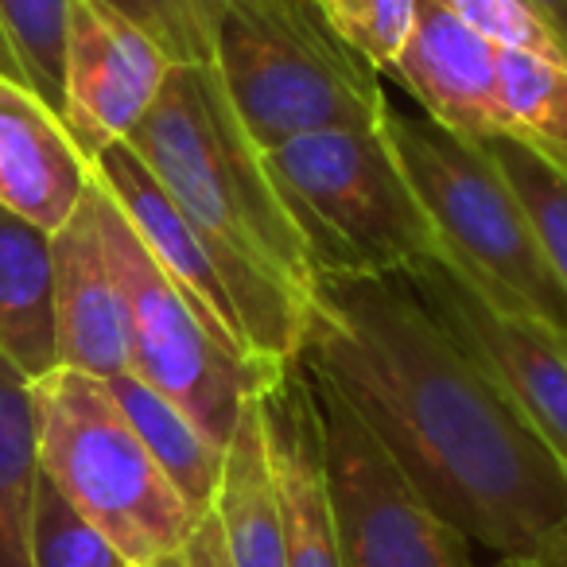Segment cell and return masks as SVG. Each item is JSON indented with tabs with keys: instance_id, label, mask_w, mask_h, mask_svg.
I'll return each instance as SVG.
<instances>
[{
	"instance_id": "obj_25",
	"label": "cell",
	"mask_w": 567,
	"mask_h": 567,
	"mask_svg": "<svg viewBox=\"0 0 567 567\" xmlns=\"http://www.w3.org/2000/svg\"><path fill=\"white\" fill-rule=\"evenodd\" d=\"M331 28L381 74L393 71L409 43L416 0H319Z\"/></svg>"
},
{
	"instance_id": "obj_21",
	"label": "cell",
	"mask_w": 567,
	"mask_h": 567,
	"mask_svg": "<svg viewBox=\"0 0 567 567\" xmlns=\"http://www.w3.org/2000/svg\"><path fill=\"white\" fill-rule=\"evenodd\" d=\"M478 144L513 187L536 241H540L544 260L567 292V175L513 136H486Z\"/></svg>"
},
{
	"instance_id": "obj_11",
	"label": "cell",
	"mask_w": 567,
	"mask_h": 567,
	"mask_svg": "<svg viewBox=\"0 0 567 567\" xmlns=\"http://www.w3.org/2000/svg\"><path fill=\"white\" fill-rule=\"evenodd\" d=\"M94 179L110 190V198L121 206L128 226L144 241V249L156 257V265L172 276V284L187 296L195 316L206 323V331L229 350V354L257 362L249 354L241 327V296L229 276L226 260L218 257L210 241L190 226L179 214V206L167 198V190L152 179V172L133 156L125 141L105 148L102 156L90 164ZM272 365V362H268Z\"/></svg>"
},
{
	"instance_id": "obj_13",
	"label": "cell",
	"mask_w": 567,
	"mask_h": 567,
	"mask_svg": "<svg viewBox=\"0 0 567 567\" xmlns=\"http://www.w3.org/2000/svg\"><path fill=\"white\" fill-rule=\"evenodd\" d=\"M385 79L401 86L427 117L466 141L509 136L497 97L494 43L451 17L440 0H416L409 43Z\"/></svg>"
},
{
	"instance_id": "obj_10",
	"label": "cell",
	"mask_w": 567,
	"mask_h": 567,
	"mask_svg": "<svg viewBox=\"0 0 567 567\" xmlns=\"http://www.w3.org/2000/svg\"><path fill=\"white\" fill-rule=\"evenodd\" d=\"M167 55L102 0H71L63 74V125L94 164L121 144L164 90Z\"/></svg>"
},
{
	"instance_id": "obj_14",
	"label": "cell",
	"mask_w": 567,
	"mask_h": 567,
	"mask_svg": "<svg viewBox=\"0 0 567 567\" xmlns=\"http://www.w3.org/2000/svg\"><path fill=\"white\" fill-rule=\"evenodd\" d=\"M51 268H55L59 365L102 381L128 373L125 303L105 257L90 187L71 218L51 234Z\"/></svg>"
},
{
	"instance_id": "obj_27",
	"label": "cell",
	"mask_w": 567,
	"mask_h": 567,
	"mask_svg": "<svg viewBox=\"0 0 567 567\" xmlns=\"http://www.w3.org/2000/svg\"><path fill=\"white\" fill-rule=\"evenodd\" d=\"M148 567H229L226 548H221L218 517L206 513V517L195 525V533H190L179 548L167 551V556H159L156 564H148Z\"/></svg>"
},
{
	"instance_id": "obj_18",
	"label": "cell",
	"mask_w": 567,
	"mask_h": 567,
	"mask_svg": "<svg viewBox=\"0 0 567 567\" xmlns=\"http://www.w3.org/2000/svg\"><path fill=\"white\" fill-rule=\"evenodd\" d=\"M105 385L117 396L121 412H125L128 424L136 427V435H141V443L148 447V455L156 458V466L183 494V502H187L198 517L210 513L214 494H218V482H221V455H226V451L214 447L167 396H159L156 389L144 385L133 373H117V378H110Z\"/></svg>"
},
{
	"instance_id": "obj_5",
	"label": "cell",
	"mask_w": 567,
	"mask_h": 567,
	"mask_svg": "<svg viewBox=\"0 0 567 567\" xmlns=\"http://www.w3.org/2000/svg\"><path fill=\"white\" fill-rule=\"evenodd\" d=\"M32 409L40 471L133 567L175 551L206 517L167 482L102 378L59 365L32 381Z\"/></svg>"
},
{
	"instance_id": "obj_22",
	"label": "cell",
	"mask_w": 567,
	"mask_h": 567,
	"mask_svg": "<svg viewBox=\"0 0 567 567\" xmlns=\"http://www.w3.org/2000/svg\"><path fill=\"white\" fill-rule=\"evenodd\" d=\"M66 28H71V0H0V32L24 74V86L59 121H63Z\"/></svg>"
},
{
	"instance_id": "obj_9",
	"label": "cell",
	"mask_w": 567,
	"mask_h": 567,
	"mask_svg": "<svg viewBox=\"0 0 567 567\" xmlns=\"http://www.w3.org/2000/svg\"><path fill=\"white\" fill-rule=\"evenodd\" d=\"M396 280L443 334L502 389L567 471V342L505 316L435 252L396 268Z\"/></svg>"
},
{
	"instance_id": "obj_20",
	"label": "cell",
	"mask_w": 567,
	"mask_h": 567,
	"mask_svg": "<svg viewBox=\"0 0 567 567\" xmlns=\"http://www.w3.org/2000/svg\"><path fill=\"white\" fill-rule=\"evenodd\" d=\"M509 136L567 175V63L494 48Z\"/></svg>"
},
{
	"instance_id": "obj_4",
	"label": "cell",
	"mask_w": 567,
	"mask_h": 567,
	"mask_svg": "<svg viewBox=\"0 0 567 567\" xmlns=\"http://www.w3.org/2000/svg\"><path fill=\"white\" fill-rule=\"evenodd\" d=\"M210 66L260 152L381 117L385 74L334 32L319 0H229Z\"/></svg>"
},
{
	"instance_id": "obj_23",
	"label": "cell",
	"mask_w": 567,
	"mask_h": 567,
	"mask_svg": "<svg viewBox=\"0 0 567 567\" xmlns=\"http://www.w3.org/2000/svg\"><path fill=\"white\" fill-rule=\"evenodd\" d=\"M105 9L141 28L172 66H210L214 35L229 0H102Z\"/></svg>"
},
{
	"instance_id": "obj_7",
	"label": "cell",
	"mask_w": 567,
	"mask_h": 567,
	"mask_svg": "<svg viewBox=\"0 0 567 567\" xmlns=\"http://www.w3.org/2000/svg\"><path fill=\"white\" fill-rule=\"evenodd\" d=\"M97 229H102L105 257L125 303L128 331V373L152 385L175 404L214 447L226 451L245 401L265 393L284 365L245 362L229 354L206 323L195 316L187 296L172 284V276L156 265L136 229L110 198V190L90 172Z\"/></svg>"
},
{
	"instance_id": "obj_16",
	"label": "cell",
	"mask_w": 567,
	"mask_h": 567,
	"mask_svg": "<svg viewBox=\"0 0 567 567\" xmlns=\"http://www.w3.org/2000/svg\"><path fill=\"white\" fill-rule=\"evenodd\" d=\"M0 358L24 381L59 370L51 234L0 206Z\"/></svg>"
},
{
	"instance_id": "obj_28",
	"label": "cell",
	"mask_w": 567,
	"mask_h": 567,
	"mask_svg": "<svg viewBox=\"0 0 567 567\" xmlns=\"http://www.w3.org/2000/svg\"><path fill=\"white\" fill-rule=\"evenodd\" d=\"M525 4L548 24V32L556 35V43L567 55V0H525Z\"/></svg>"
},
{
	"instance_id": "obj_2",
	"label": "cell",
	"mask_w": 567,
	"mask_h": 567,
	"mask_svg": "<svg viewBox=\"0 0 567 567\" xmlns=\"http://www.w3.org/2000/svg\"><path fill=\"white\" fill-rule=\"evenodd\" d=\"M125 144L226 260L249 354L272 365L296 362L319 276L218 71L172 66Z\"/></svg>"
},
{
	"instance_id": "obj_3",
	"label": "cell",
	"mask_w": 567,
	"mask_h": 567,
	"mask_svg": "<svg viewBox=\"0 0 567 567\" xmlns=\"http://www.w3.org/2000/svg\"><path fill=\"white\" fill-rule=\"evenodd\" d=\"M381 136L432 218L440 257L505 316L567 342V292L548 268L513 187L478 141L443 128L385 79Z\"/></svg>"
},
{
	"instance_id": "obj_30",
	"label": "cell",
	"mask_w": 567,
	"mask_h": 567,
	"mask_svg": "<svg viewBox=\"0 0 567 567\" xmlns=\"http://www.w3.org/2000/svg\"><path fill=\"white\" fill-rule=\"evenodd\" d=\"M0 79H12L24 86V74H20L17 59H12V48H9V40H4V32H0Z\"/></svg>"
},
{
	"instance_id": "obj_17",
	"label": "cell",
	"mask_w": 567,
	"mask_h": 567,
	"mask_svg": "<svg viewBox=\"0 0 567 567\" xmlns=\"http://www.w3.org/2000/svg\"><path fill=\"white\" fill-rule=\"evenodd\" d=\"M210 513L218 517L229 567H288L280 505L260 424V393L249 396L221 455V482Z\"/></svg>"
},
{
	"instance_id": "obj_24",
	"label": "cell",
	"mask_w": 567,
	"mask_h": 567,
	"mask_svg": "<svg viewBox=\"0 0 567 567\" xmlns=\"http://www.w3.org/2000/svg\"><path fill=\"white\" fill-rule=\"evenodd\" d=\"M32 567H133L40 471L32 509Z\"/></svg>"
},
{
	"instance_id": "obj_19",
	"label": "cell",
	"mask_w": 567,
	"mask_h": 567,
	"mask_svg": "<svg viewBox=\"0 0 567 567\" xmlns=\"http://www.w3.org/2000/svg\"><path fill=\"white\" fill-rule=\"evenodd\" d=\"M40 486L32 381L0 358V567H32V509Z\"/></svg>"
},
{
	"instance_id": "obj_8",
	"label": "cell",
	"mask_w": 567,
	"mask_h": 567,
	"mask_svg": "<svg viewBox=\"0 0 567 567\" xmlns=\"http://www.w3.org/2000/svg\"><path fill=\"white\" fill-rule=\"evenodd\" d=\"M308 378L323 427L327 494L342 567H478L471 540L416 494L334 385L316 370Z\"/></svg>"
},
{
	"instance_id": "obj_15",
	"label": "cell",
	"mask_w": 567,
	"mask_h": 567,
	"mask_svg": "<svg viewBox=\"0 0 567 567\" xmlns=\"http://www.w3.org/2000/svg\"><path fill=\"white\" fill-rule=\"evenodd\" d=\"M90 187L66 125L12 79H0V206L55 234Z\"/></svg>"
},
{
	"instance_id": "obj_26",
	"label": "cell",
	"mask_w": 567,
	"mask_h": 567,
	"mask_svg": "<svg viewBox=\"0 0 567 567\" xmlns=\"http://www.w3.org/2000/svg\"><path fill=\"white\" fill-rule=\"evenodd\" d=\"M440 4L494 48L528 51V55L567 63L556 35L548 32V24L528 9L525 0H440Z\"/></svg>"
},
{
	"instance_id": "obj_31",
	"label": "cell",
	"mask_w": 567,
	"mask_h": 567,
	"mask_svg": "<svg viewBox=\"0 0 567 567\" xmlns=\"http://www.w3.org/2000/svg\"><path fill=\"white\" fill-rule=\"evenodd\" d=\"M497 567H533V559H497Z\"/></svg>"
},
{
	"instance_id": "obj_29",
	"label": "cell",
	"mask_w": 567,
	"mask_h": 567,
	"mask_svg": "<svg viewBox=\"0 0 567 567\" xmlns=\"http://www.w3.org/2000/svg\"><path fill=\"white\" fill-rule=\"evenodd\" d=\"M533 567H567V520L556 533H548V540L536 548Z\"/></svg>"
},
{
	"instance_id": "obj_12",
	"label": "cell",
	"mask_w": 567,
	"mask_h": 567,
	"mask_svg": "<svg viewBox=\"0 0 567 567\" xmlns=\"http://www.w3.org/2000/svg\"><path fill=\"white\" fill-rule=\"evenodd\" d=\"M260 424H265L288 567H342L331 494H327L316 389L300 358L284 365L280 378L260 393Z\"/></svg>"
},
{
	"instance_id": "obj_6",
	"label": "cell",
	"mask_w": 567,
	"mask_h": 567,
	"mask_svg": "<svg viewBox=\"0 0 567 567\" xmlns=\"http://www.w3.org/2000/svg\"><path fill=\"white\" fill-rule=\"evenodd\" d=\"M316 276H389L440 252L432 218L389 152L381 125L303 133L265 152Z\"/></svg>"
},
{
	"instance_id": "obj_1",
	"label": "cell",
	"mask_w": 567,
	"mask_h": 567,
	"mask_svg": "<svg viewBox=\"0 0 567 567\" xmlns=\"http://www.w3.org/2000/svg\"><path fill=\"white\" fill-rule=\"evenodd\" d=\"M300 358L471 544L533 559L567 520L559 458L393 272L319 276Z\"/></svg>"
}]
</instances>
